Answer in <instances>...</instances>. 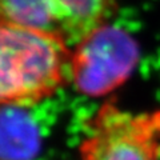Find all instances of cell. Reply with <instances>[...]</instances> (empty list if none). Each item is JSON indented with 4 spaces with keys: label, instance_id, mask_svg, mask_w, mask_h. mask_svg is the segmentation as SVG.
Instances as JSON below:
<instances>
[{
    "label": "cell",
    "instance_id": "1",
    "mask_svg": "<svg viewBox=\"0 0 160 160\" xmlns=\"http://www.w3.org/2000/svg\"><path fill=\"white\" fill-rule=\"evenodd\" d=\"M72 48L23 27L0 24V109L51 98L69 80Z\"/></svg>",
    "mask_w": 160,
    "mask_h": 160
},
{
    "label": "cell",
    "instance_id": "2",
    "mask_svg": "<svg viewBox=\"0 0 160 160\" xmlns=\"http://www.w3.org/2000/svg\"><path fill=\"white\" fill-rule=\"evenodd\" d=\"M78 160H160V108L135 112L106 100L88 120Z\"/></svg>",
    "mask_w": 160,
    "mask_h": 160
},
{
    "label": "cell",
    "instance_id": "3",
    "mask_svg": "<svg viewBox=\"0 0 160 160\" xmlns=\"http://www.w3.org/2000/svg\"><path fill=\"white\" fill-rule=\"evenodd\" d=\"M140 46L128 31L108 23L72 47L69 80L88 98L108 96L132 76Z\"/></svg>",
    "mask_w": 160,
    "mask_h": 160
},
{
    "label": "cell",
    "instance_id": "4",
    "mask_svg": "<svg viewBox=\"0 0 160 160\" xmlns=\"http://www.w3.org/2000/svg\"><path fill=\"white\" fill-rule=\"evenodd\" d=\"M116 11V0H0V24L23 27L75 47Z\"/></svg>",
    "mask_w": 160,
    "mask_h": 160
},
{
    "label": "cell",
    "instance_id": "5",
    "mask_svg": "<svg viewBox=\"0 0 160 160\" xmlns=\"http://www.w3.org/2000/svg\"><path fill=\"white\" fill-rule=\"evenodd\" d=\"M40 148L39 131L23 108L0 109V160H31Z\"/></svg>",
    "mask_w": 160,
    "mask_h": 160
}]
</instances>
